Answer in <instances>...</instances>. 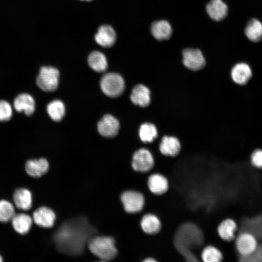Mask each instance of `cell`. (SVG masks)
Listing matches in <instances>:
<instances>
[{"label": "cell", "instance_id": "1", "mask_svg": "<svg viewBox=\"0 0 262 262\" xmlns=\"http://www.w3.org/2000/svg\"><path fill=\"white\" fill-rule=\"evenodd\" d=\"M96 232L95 229L84 217H78L64 223L54 235L58 249L68 255H78L83 250Z\"/></svg>", "mask_w": 262, "mask_h": 262}, {"label": "cell", "instance_id": "2", "mask_svg": "<svg viewBox=\"0 0 262 262\" xmlns=\"http://www.w3.org/2000/svg\"><path fill=\"white\" fill-rule=\"evenodd\" d=\"M173 243L184 261H201L200 252L206 245L205 237L195 223L190 221L181 223L175 233Z\"/></svg>", "mask_w": 262, "mask_h": 262}, {"label": "cell", "instance_id": "3", "mask_svg": "<svg viewBox=\"0 0 262 262\" xmlns=\"http://www.w3.org/2000/svg\"><path fill=\"white\" fill-rule=\"evenodd\" d=\"M90 251L100 260L110 261L115 258L117 253L115 240L108 236H96L88 242Z\"/></svg>", "mask_w": 262, "mask_h": 262}, {"label": "cell", "instance_id": "4", "mask_svg": "<svg viewBox=\"0 0 262 262\" xmlns=\"http://www.w3.org/2000/svg\"><path fill=\"white\" fill-rule=\"evenodd\" d=\"M100 85L102 92L107 96L116 98L120 96L125 89L123 78L116 73H108L100 80Z\"/></svg>", "mask_w": 262, "mask_h": 262}, {"label": "cell", "instance_id": "5", "mask_svg": "<svg viewBox=\"0 0 262 262\" xmlns=\"http://www.w3.org/2000/svg\"><path fill=\"white\" fill-rule=\"evenodd\" d=\"M155 164L154 155L147 148H139L133 154L131 166L132 169L137 172L150 173L154 168Z\"/></svg>", "mask_w": 262, "mask_h": 262}, {"label": "cell", "instance_id": "6", "mask_svg": "<svg viewBox=\"0 0 262 262\" xmlns=\"http://www.w3.org/2000/svg\"><path fill=\"white\" fill-rule=\"evenodd\" d=\"M59 70L52 66H43L36 78V84L42 90L52 92L58 87L59 78Z\"/></svg>", "mask_w": 262, "mask_h": 262}, {"label": "cell", "instance_id": "7", "mask_svg": "<svg viewBox=\"0 0 262 262\" xmlns=\"http://www.w3.org/2000/svg\"><path fill=\"white\" fill-rule=\"evenodd\" d=\"M258 245V239L251 233L246 231L238 232L234 240V247L238 258L250 255Z\"/></svg>", "mask_w": 262, "mask_h": 262}, {"label": "cell", "instance_id": "8", "mask_svg": "<svg viewBox=\"0 0 262 262\" xmlns=\"http://www.w3.org/2000/svg\"><path fill=\"white\" fill-rule=\"evenodd\" d=\"M121 200L125 211L130 213H136L144 209L146 204V198L140 192L128 190L121 196Z\"/></svg>", "mask_w": 262, "mask_h": 262}, {"label": "cell", "instance_id": "9", "mask_svg": "<svg viewBox=\"0 0 262 262\" xmlns=\"http://www.w3.org/2000/svg\"><path fill=\"white\" fill-rule=\"evenodd\" d=\"M182 63L187 69L193 71L200 70L206 65V59L200 50L187 48L182 51Z\"/></svg>", "mask_w": 262, "mask_h": 262}, {"label": "cell", "instance_id": "10", "mask_svg": "<svg viewBox=\"0 0 262 262\" xmlns=\"http://www.w3.org/2000/svg\"><path fill=\"white\" fill-rule=\"evenodd\" d=\"M147 186L153 195L160 196L166 194L169 189L170 183L164 174L158 172L150 173L147 178Z\"/></svg>", "mask_w": 262, "mask_h": 262}, {"label": "cell", "instance_id": "11", "mask_svg": "<svg viewBox=\"0 0 262 262\" xmlns=\"http://www.w3.org/2000/svg\"><path fill=\"white\" fill-rule=\"evenodd\" d=\"M182 146L179 139L174 135H165L159 145L160 153L166 157L175 158L181 152Z\"/></svg>", "mask_w": 262, "mask_h": 262}, {"label": "cell", "instance_id": "12", "mask_svg": "<svg viewBox=\"0 0 262 262\" xmlns=\"http://www.w3.org/2000/svg\"><path fill=\"white\" fill-rule=\"evenodd\" d=\"M219 238L223 241L230 243L234 241L238 231V225L231 217H226L222 220L216 228Z\"/></svg>", "mask_w": 262, "mask_h": 262}, {"label": "cell", "instance_id": "13", "mask_svg": "<svg viewBox=\"0 0 262 262\" xmlns=\"http://www.w3.org/2000/svg\"><path fill=\"white\" fill-rule=\"evenodd\" d=\"M119 130L118 120L111 115H105L98 121V130L99 134L107 138L116 136Z\"/></svg>", "mask_w": 262, "mask_h": 262}, {"label": "cell", "instance_id": "14", "mask_svg": "<svg viewBox=\"0 0 262 262\" xmlns=\"http://www.w3.org/2000/svg\"><path fill=\"white\" fill-rule=\"evenodd\" d=\"M140 226L145 234L154 235L161 231L162 224L160 218L156 214L147 213L142 216Z\"/></svg>", "mask_w": 262, "mask_h": 262}, {"label": "cell", "instance_id": "15", "mask_svg": "<svg viewBox=\"0 0 262 262\" xmlns=\"http://www.w3.org/2000/svg\"><path fill=\"white\" fill-rule=\"evenodd\" d=\"M252 76V71L250 65L245 62L235 64L230 70L232 81L239 85L246 84Z\"/></svg>", "mask_w": 262, "mask_h": 262}, {"label": "cell", "instance_id": "16", "mask_svg": "<svg viewBox=\"0 0 262 262\" xmlns=\"http://www.w3.org/2000/svg\"><path fill=\"white\" fill-rule=\"evenodd\" d=\"M130 99L134 105L147 107L151 102L150 90L143 84H137L132 89Z\"/></svg>", "mask_w": 262, "mask_h": 262}, {"label": "cell", "instance_id": "17", "mask_svg": "<svg viewBox=\"0 0 262 262\" xmlns=\"http://www.w3.org/2000/svg\"><path fill=\"white\" fill-rule=\"evenodd\" d=\"M33 220L38 226L49 228L52 227L56 219L54 212L47 207H41L33 213Z\"/></svg>", "mask_w": 262, "mask_h": 262}, {"label": "cell", "instance_id": "18", "mask_svg": "<svg viewBox=\"0 0 262 262\" xmlns=\"http://www.w3.org/2000/svg\"><path fill=\"white\" fill-rule=\"evenodd\" d=\"M116 35L114 29L110 25L100 26L95 36L96 42L100 46L108 48L112 47L116 41Z\"/></svg>", "mask_w": 262, "mask_h": 262}, {"label": "cell", "instance_id": "19", "mask_svg": "<svg viewBox=\"0 0 262 262\" xmlns=\"http://www.w3.org/2000/svg\"><path fill=\"white\" fill-rule=\"evenodd\" d=\"M206 10L212 19L220 21L227 17L229 8L222 0H211L206 6Z\"/></svg>", "mask_w": 262, "mask_h": 262}, {"label": "cell", "instance_id": "20", "mask_svg": "<svg viewBox=\"0 0 262 262\" xmlns=\"http://www.w3.org/2000/svg\"><path fill=\"white\" fill-rule=\"evenodd\" d=\"M244 33L250 41L259 42L262 40V22L256 17L250 18L245 27Z\"/></svg>", "mask_w": 262, "mask_h": 262}, {"label": "cell", "instance_id": "21", "mask_svg": "<svg viewBox=\"0 0 262 262\" xmlns=\"http://www.w3.org/2000/svg\"><path fill=\"white\" fill-rule=\"evenodd\" d=\"M240 231L251 233L258 240L262 239V215L245 218L241 222Z\"/></svg>", "mask_w": 262, "mask_h": 262}, {"label": "cell", "instance_id": "22", "mask_svg": "<svg viewBox=\"0 0 262 262\" xmlns=\"http://www.w3.org/2000/svg\"><path fill=\"white\" fill-rule=\"evenodd\" d=\"M49 167V163L44 158L30 160L25 164L26 173L33 178H39L46 174Z\"/></svg>", "mask_w": 262, "mask_h": 262}, {"label": "cell", "instance_id": "23", "mask_svg": "<svg viewBox=\"0 0 262 262\" xmlns=\"http://www.w3.org/2000/svg\"><path fill=\"white\" fill-rule=\"evenodd\" d=\"M14 106L17 112H24L26 115H31L35 110V101L31 95L21 94L15 98Z\"/></svg>", "mask_w": 262, "mask_h": 262}, {"label": "cell", "instance_id": "24", "mask_svg": "<svg viewBox=\"0 0 262 262\" xmlns=\"http://www.w3.org/2000/svg\"><path fill=\"white\" fill-rule=\"evenodd\" d=\"M153 36L159 41L169 39L172 33V29L168 21L160 20L154 21L151 26Z\"/></svg>", "mask_w": 262, "mask_h": 262}, {"label": "cell", "instance_id": "25", "mask_svg": "<svg viewBox=\"0 0 262 262\" xmlns=\"http://www.w3.org/2000/svg\"><path fill=\"white\" fill-rule=\"evenodd\" d=\"M13 199L16 206L20 210L27 211L32 207V195L27 188H20L16 190Z\"/></svg>", "mask_w": 262, "mask_h": 262}, {"label": "cell", "instance_id": "26", "mask_svg": "<svg viewBox=\"0 0 262 262\" xmlns=\"http://www.w3.org/2000/svg\"><path fill=\"white\" fill-rule=\"evenodd\" d=\"M31 217L24 213L15 214L12 219V226L16 231L24 235L30 230L32 225Z\"/></svg>", "mask_w": 262, "mask_h": 262}, {"label": "cell", "instance_id": "27", "mask_svg": "<svg viewBox=\"0 0 262 262\" xmlns=\"http://www.w3.org/2000/svg\"><path fill=\"white\" fill-rule=\"evenodd\" d=\"M201 261L203 262H221L224 257L222 251L212 245H206L200 252Z\"/></svg>", "mask_w": 262, "mask_h": 262}, {"label": "cell", "instance_id": "28", "mask_svg": "<svg viewBox=\"0 0 262 262\" xmlns=\"http://www.w3.org/2000/svg\"><path fill=\"white\" fill-rule=\"evenodd\" d=\"M141 141L144 143H150L158 137V130L156 126L151 122L142 123L138 131Z\"/></svg>", "mask_w": 262, "mask_h": 262}, {"label": "cell", "instance_id": "29", "mask_svg": "<svg viewBox=\"0 0 262 262\" xmlns=\"http://www.w3.org/2000/svg\"><path fill=\"white\" fill-rule=\"evenodd\" d=\"M87 61L89 66L96 72H103L107 68V59L101 52H92L89 54Z\"/></svg>", "mask_w": 262, "mask_h": 262}, {"label": "cell", "instance_id": "30", "mask_svg": "<svg viewBox=\"0 0 262 262\" xmlns=\"http://www.w3.org/2000/svg\"><path fill=\"white\" fill-rule=\"evenodd\" d=\"M47 112L54 121H61L65 115V106L63 102L56 99L51 101L47 107Z\"/></svg>", "mask_w": 262, "mask_h": 262}, {"label": "cell", "instance_id": "31", "mask_svg": "<svg viewBox=\"0 0 262 262\" xmlns=\"http://www.w3.org/2000/svg\"><path fill=\"white\" fill-rule=\"evenodd\" d=\"M15 215L13 205L6 200H0V222L6 223L12 220Z\"/></svg>", "mask_w": 262, "mask_h": 262}, {"label": "cell", "instance_id": "32", "mask_svg": "<svg viewBox=\"0 0 262 262\" xmlns=\"http://www.w3.org/2000/svg\"><path fill=\"white\" fill-rule=\"evenodd\" d=\"M12 116V109L11 105L5 100H0V121H8Z\"/></svg>", "mask_w": 262, "mask_h": 262}, {"label": "cell", "instance_id": "33", "mask_svg": "<svg viewBox=\"0 0 262 262\" xmlns=\"http://www.w3.org/2000/svg\"><path fill=\"white\" fill-rule=\"evenodd\" d=\"M241 262H262V244H259L254 251L250 255L238 258Z\"/></svg>", "mask_w": 262, "mask_h": 262}, {"label": "cell", "instance_id": "34", "mask_svg": "<svg viewBox=\"0 0 262 262\" xmlns=\"http://www.w3.org/2000/svg\"><path fill=\"white\" fill-rule=\"evenodd\" d=\"M250 162L253 166L261 169L262 168V150L255 149L250 156Z\"/></svg>", "mask_w": 262, "mask_h": 262}, {"label": "cell", "instance_id": "35", "mask_svg": "<svg viewBox=\"0 0 262 262\" xmlns=\"http://www.w3.org/2000/svg\"><path fill=\"white\" fill-rule=\"evenodd\" d=\"M2 261H3L2 258V257L0 255V262H2Z\"/></svg>", "mask_w": 262, "mask_h": 262}, {"label": "cell", "instance_id": "36", "mask_svg": "<svg viewBox=\"0 0 262 262\" xmlns=\"http://www.w3.org/2000/svg\"><path fill=\"white\" fill-rule=\"evenodd\" d=\"M82 0L90 1V0Z\"/></svg>", "mask_w": 262, "mask_h": 262}]
</instances>
